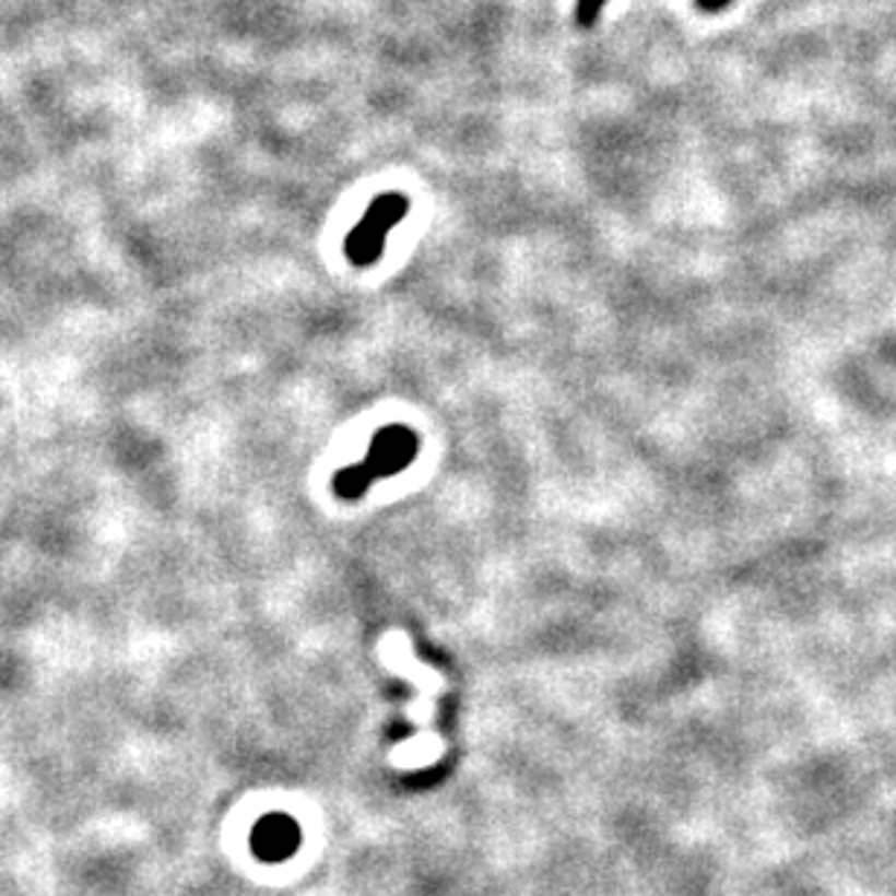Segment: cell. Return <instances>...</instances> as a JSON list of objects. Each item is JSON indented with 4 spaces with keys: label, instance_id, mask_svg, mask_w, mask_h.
<instances>
[{
    "label": "cell",
    "instance_id": "obj_1",
    "mask_svg": "<svg viewBox=\"0 0 896 896\" xmlns=\"http://www.w3.org/2000/svg\"><path fill=\"white\" fill-rule=\"evenodd\" d=\"M416 451H420V440H416V434L411 428H405V425H388V428H381L373 437L370 455H367L364 463L344 469V472L338 474L335 492L341 498H358L370 483L402 472L414 460Z\"/></svg>",
    "mask_w": 896,
    "mask_h": 896
},
{
    "label": "cell",
    "instance_id": "obj_2",
    "mask_svg": "<svg viewBox=\"0 0 896 896\" xmlns=\"http://www.w3.org/2000/svg\"><path fill=\"white\" fill-rule=\"evenodd\" d=\"M405 213L408 199L399 196V192H385V196L373 201L362 224L346 236V257H350V262H355V266L376 262L381 257V250H385V236H388L390 227H397L405 219Z\"/></svg>",
    "mask_w": 896,
    "mask_h": 896
},
{
    "label": "cell",
    "instance_id": "obj_3",
    "mask_svg": "<svg viewBox=\"0 0 896 896\" xmlns=\"http://www.w3.org/2000/svg\"><path fill=\"white\" fill-rule=\"evenodd\" d=\"M605 0H579L577 3V21L582 26L594 24V17L600 15V9H603Z\"/></svg>",
    "mask_w": 896,
    "mask_h": 896
}]
</instances>
